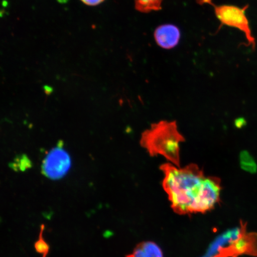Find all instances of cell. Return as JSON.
Returning <instances> with one entry per match:
<instances>
[{"mask_svg":"<svg viewBox=\"0 0 257 257\" xmlns=\"http://www.w3.org/2000/svg\"><path fill=\"white\" fill-rule=\"evenodd\" d=\"M161 169L165 175L163 188L178 213H204L219 200V179L205 176L195 164L181 168L166 163Z\"/></svg>","mask_w":257,"mask_h":257,"instance_id":"6da1fadb","label":"cell"},{"mask_svg":"<svg viewBox=\"0 0 257 257\" xmlns=\"http://www.w3.org/2000/svg\"><path fill=\"white\" fill-rule=\"evenodd\" d=\"M184 141L176 122L162 121L144 132L141 144L151 156H162L180 167V144Z\"/></svg>","mask_w":257,"mask_h":257,"instance_id":"7a4b0ae2","label":"cell"},{"mask_svg":"<svg viewBox=\"0 0 257 257\" xmlns=\"http://www.w3.org/2000/svg\"><path fill=\"white\" fill-rule=\"evenodd\" d=\"M201 4L210 5L214 8L215 14L222 25L237 29L245 34L248 46L254 50L256 43L250 30L249 22L245 12L248 6L240 8L233 5L216 6L212 0H198Z\"/></svg>","mask_w":257,"mask_h":257,"instance_id":"3957f363","label":"cell"},{"mask_svg":"<svg viewBox=\"0 0 257 257\" xmlns=\"http://www.w3.org/2000/svg\"><path fill=\"white\" fill-rule=\"evenodd\" d=\"M71 166V158L64 149L62 143H60L45 157L42 165V172L48 178L59 180L67 175Z\"/></svg>","mask_w":257,"mask_h":257,"instance_id":"277c9868","label":"cell"},{"mask_svg":"<svg viewBox=\"0 0 257 257\" xmlns=\"http://www.w3.org/2000/svg\"><path fill=\"white\" fill-rule=\"evenodd\" d=\"M154 35L157 44L165 49L175 48L181 39L179 28L170 24L160 26L154 32Z\"/></svg>","mask_w":257,"mask_h":257,"instance_id":"5b68a950","label":"cell"},{"mask_svg":"<svg viewBox=\"0 0 257 257\" xmlns=\"http://www.w3.org/2000/svg\"><path fill=\"white\" fill-rule=\"evenodd\" d=\"M131 257H163V255L162 249L156 243L147 242L138 245Z\"/></svg>","mask_w":257,"mask_h":257,"instance_id":"8992f818","label":"cell"},{"mask_svg":"<svg viewBox=\"0 0 257 257\" xmlns=\"http://www.w3.org/2000/svg\"><path fill=\"white\" fill-rule=\"evenodd\" d=\"M241 168L246 172L255 173L257 171V165L253 157L246 151H243L240 154Z\"/></svg>","mask_w":257,"mask_h":257,"instance_id":"52a82bcc","label":"cell"},{"mask_svg":"<svg viewBox=\"0 0 257 257\" xmlns=\"http://www.w3.org/2000/svg\"><path fill=\"white\" fill-rule=\"evenodd\" d=\"M162 0H136V6L138 11L150 12L158 11L162 8Z\"/></svg>","mask_w":257,"mask_h":257,"instance_id":"ba28073f","label":"cell"},{"mask_svg":"<svg viewBox=\"0 0 257 257\" xmlns=\"http://www.w3.org/2000/svg\"><path fill=\"white\" fill-rule=\"evenodd\" d=\"M31 166V162L27 157L22 156L16 159L13 163L12 168L16 170H21L24 171Z\"/></svg>","mask_w":257,"mask_h":257,"instance_id":"9c48e42d","label":"cell"},{"mask_svg":"<svg viewBox=\"0 0 257 257\" xmlns=\"http://www.w3.org/2000/svg\"><path fill=\"white\" fill-rule=\"evenodd\" d=\"M35 247H36L38 252L43 253V254H46L48 248L47 244L46 242H44L43 239H40L38 240Z\"/></svg>","mask_w":257,"mask_h":257,"instance_id":"30bf717a","label":"cell"},{"mask_svg":"<svg viewBox=\"0 0 257 257\" xmlns=\"http://www.w3.org/2000/svg\"><path fill=\"white\" fill-rule=\"evenodd\" d=\"M246 125V121L243 117H239L234 120V126L237 128H242Z\"/></svg>","mask_w":257,"mask_h":257,"instance_id":"8fae6325","label":"cell"},{"mask_svg":"<svg viewBox=\"0 0 257 257\" xmlns=\"http://www.w3.org/2000/svg\"><path fill=\"white\" fill-rule=\"evenodd\" d=\"M85 5L89 6H95L101 4L105 0H80Z\"/></svg>","mask_w":257,"mask_h":257,"instance_id":"7c38bea8","label":"cell"}]
</instances>
